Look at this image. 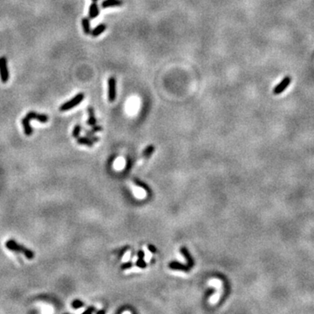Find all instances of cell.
Listing matches in <instances>:
<instances>
[{
    "label": "cell",
    "mask_w": 314,
    "mask_h": 314,
    "mask_svg": "<svg viewBox=\"0 0 314 314\" xmlns=\"http://www.w3.org/2000/svg\"><path fill=\"white\" fill-rule=\"evenodd\" d=\"M5 246L7 249H9L11 251H15V252H19V253H23L28 259L32 260L33 258L35 257V253L33 252L32 249H28L26 247H25L23 245L19 244L15 240L10 239L6 243H5Z\"/></svg>",
    "instance_id": "cell-1"
},
{
    "label": "cell",
    "mask_w": 314,
    "mask_h": 314,
    "mask_svg": "<svg viewBox=\"0 0 314 314\" xmlns=\"http://www.w3.org/2000/svg\"><path fill=\"white\" fill-rule=\"evenodd\" d=\"M84 99H85V94L83 92H78L73 99H71L70 101L62 104L60 106V110L61 112H66L70 109H73L74 107L78 106L81 102L83 101Z\"/></svg>",
    "instance_id": "cell-2"
},
{
    "label": "cell",
    "mask_w": 314,
    "mask_h": 314,
    "mask_svg": "<svg viewBox=\"0 0 314 314\" xmlns=\"http://www.w3.org/2000/svg\"><path fill=\"white\" fill-rule=\"evenodd\" d=\"M9 70L7 65V60L5 56L0 57V79L3 83H6L9 80Z\"/></svg>",
    "instance_id": "cell-3"
},
{
    "label": "cell",
    "mask_w": 314,
    "mask_h": 314,
    "mask_svg": "<svg viewBox=\"0 0 314 314\" xmlns=\"http://www.w3.org/2000/svg\"><path fill=\"white\" fill-rule=\"evenodd\" d=\"M108 92H107V97L108 101L114 102L116 99V79L114 76L109 77L108 78Z\"/></svg>",
    "instance_id": "cell-4"
},
{
    "label": "cell",
    "mask_w": 314,
    "mask_h": 314,
    "mask_svg": "<svg viewBox=\"0 0 314 314\" xmlns=\"http://www.w3.org/2000/svg\"><path fill=\"white\" fill-rule=\"evenodd\" d=\"M25 116H26L30 120H38V121H39V122H41V123H46V122L48 121V120H49L48 116L46 115V114H38V113H36V112L34 111L29 112Z\"/></svg>",
    "instance_id": "cell-5"
},
{
    "label": "cell",
    "mask_w": 314,
    "mask_h": 314,
    "mask_svg": "<svg viewBox=\"0 0 314 314\" xmlns=\"http://www.w3.org/2000/svg\"><path fill=\"white\" fill-rule=\"evenodd\" d=\"M121 5H123L122 0H103L101 6L103 9H107L111 7H120Z\"/></svg>",
    "instance_id": "cell-6"
},
{
    "label": "cell",
    "mask_w": 314,
    "mask_h": 314,
    "mask_svg": "<svg viewBox=\"0 0 314 314\" xmlns=\"http://www.w3.org/2000/svg\"><path fill=\"white\" fill-rule=\"evenodd\" d=\"M290 83H291V78H289V77L285 78L281 81V83L278 84L277 87H275V89H274V93H275V94H279V93L283 92L285 91V89H286V88L289 87Z\"/></svg>",
    "instance_id": "cell-7"
},
{
    "label": "cell",
    "mask_w": 314,
    "mask_h": 314,
    "mask_svg": "<svg viewBox=\"0 0 314 314\" xmlns=\"http://www.w3.org/2000/svg\"><path fill=\"white\" fill-rule=\"evenodd\" d=\"M100 14V7L96 2H92V4L89 6V10H88V18L91 19L97 18Z\"/></svg>",
    "instance_id": "cell-8"
},
{
    "label": "cell",
    "mask_w": 314,
    "mask_h": 314,
    "mask_svg": "<svg viewBox=\"0 0 314 314\" xmlns=\"http://www.w3.org/2000/svg\"><path fill=\"white\" fill-rule=\"evenodd\" d=\"M168 267L172 270H176V271H185V272H188L190 271V267L187 264H183V263H181L179 262H176V261H174V262H171L168 265Z\"/></svg>",
    "instance_id": "cell-9"
},
{
    "label": "cell",
    "mask_w": 314,
    "mask_h": 314,
    "mask_svg": "<svg viewBox=\"0 0 314 314\" xmlns=\"http://www.w3.org/2000/svg\"><path fill=\"white\" fill-rule=\"evenodd\" d=\"M180 252L181 254L184 257V258L186 259V261H187V263H188V265L190 266V268H192V267L194 266V260L192 258L191 255L190 254V252H189L188 249H187L186 247H182L180 249Z\"/></svg>",
    "instance_id": "cell-10"
},
{
    "label": "cell",
    "mask_w": 314,
    "mask_h": 314,
    "mask_svg": "<svg viewBox=\"0 0 314 314\" xmlns=\"http://www.w3.org/2000/svg\"><path fill=\"white\" fill-rule=\"evenodd\" d=\"M106 30V24H100V25H96L95 26V28H93L92 30V32H91V35H92V37L93 38H96V37H99L101 34H102V33H104L105 31Z\"/></svg>",
    "instance_id": "cell-11"
},
{
    "label": "cell",
    "mask_w": 314,
    "mask_h": 314,
    "mask_svg": "<svg viewBox=\"0 0 314 314\" xmlns=\"http://www.w3.org/2000/svg\"><path fill=\"white\" fill-rule=\"evenodd\" d=\"M30 121H31V120H29L26 116L24 117L23 119H22V124H23L24 131H25V134L26 136L32 135L33 132V128H32V127H31V125H30Z\"/></svg>",
    "instance_id": "cell-12"
},
{
    "label": "cell",
    "mask_w": 314,
    "mask_h": 314,
    "mask_svg": "<svg viewBox=\"0 0 314 314\" xmlns=\"http://www.w3.org/2000/svg\"><path fill=\"white\" fill-rule=\"evenodd\" d=\"M88 112V120H87V125L90 127H92L94 125L97 124V120L95 118V114H94V109L92 106H89L87 108Z\"/></svg>",
    "instance_id": "cell-13"
},
{
    "label": "cell",
    "mask_w": 314,
    "mask_h": 314,
    "mask_svg": "<svg viewBox=\"0 0 314 314\" xmlns=\"http://www.w3.org/2000/svg\"><path fill=\"white\" fill-rule=\"evenodd\" d=\"M81 25L83 28V32L86 35H90L92 29H91V23L89 18H83L81 19Z\"/></svg>",
    "instance_id": "cell-14"
},
{
    "label": "cell",
    "mask_w": 314,
    "mask_h": 314,
    "mask_svg": "<svg viewBox=\"0 0 314 314\" xmlns=\"http://www.w3.org/2000/svg\"><path fill=\"white\" fill-rule=\"evenodd\" d=\"M77 142H78L79 145H86V146H87V147H89V148H92V146H93V141H92V140L91 139H89L88 137H79L78 136V138H77Z\"/></svg>",
    "instance_id": "cell-15"
},
{
    "label": "cell",
    "mask_w": 314,
    "mask_h": 314,
    "mask_svg": "<svg viewBox=\"0 0 314 314\" xmlns=\"http://www.w3.org/2000/svg\"><path fill=\"white\" fill-rule=\"evenodd\" d=\"M155 146H154V145H149V146H148L147 148L144 149V151H143L144 158H146V159L149 158V157L152 155L153 153L155 152Z\"/></svg>",
    "instance_id": "cell-16"
},
{
    "label": "cell",
    "mask_w": 314,
    "mask_h": 314,
    "mask_svg": "<svg viewBox=\"0 0 314 314\" xmlns=\"http://www.w3.org/2000/svg\"><path fill=\"white\" fill-rule=\"evenodd\" d=\"M85 132H86V136L88 137L89 139H91L93 142H98V141H100V138L97 137V136H95V135H94V133L92 132L91 130L85 129Z\"/></svg>",
    "instance_id": "cell-17"
},
{
    "label": "cell",
    "mask_w": 314,
    "mask_h": 314,
    "mask_svg": "<svg viewBox=\"0 0 314 314\" xmlns=\"http://www.w3.org/2000/svg\"><path fill=\"white\" fill-rule=\"evenodd\" d=\"M72 306H73L74 309H80L83 306H85V303L81 300H79V299H74L72 302Z\"/></svg>",
    "instance_id": "cell-18"
},
{
    "label": "cell",
    "mask_w": 314,
    "mask_h": 314,
    "mask_svg": "<svg viewBox=\"0 0 314 314\" xmlns=\"http://www.w3.org/2000/svg\"><path fill=\"white\" fill-rule=\"evenodd\" d=\"M136 266L141 269H145L147 267V263L144 261V258H138V260L136 262Z\"/></svg>",
    "instance_id": "cell-19"
},
{
    "label": "cell",
    "mask_w": 314,
    "mask_h": 314,
    "mask_svg": "<svg viewBox=\"0 0 314 314\" xmlns=\"http://www.w3.org/2000/svg\"><path fill=\"white\" fill-rule=\"evenodd\" d=\"M80 130H81V127L80 125L77 124L75 127H74V131H73V137L75 139H77L79 136V133H80Z\"/></svg>",
    "instance_id": "cell-20"
},
{
    "label": "cell",
    "mask_w": 314,
    "mask_h": 314,
    "mask_svg": "<svg viewBox=\"0 0 314 314\" xmlns=\"http://www.w3.org/2000/svg\"><path fill=\"white\" fill-rule=\"evenodd\" d=\"M92 128V129H91V131L92 132H93V133H96V132H101V131H102V127L101 126H100V125H94V126H92V127H91Z\"/></svg>",
    "instance_id": "cell-21"
},
{
    "label": "cell",
    "mask_w": 314,
    "mask_h": 314,
    "mask_svg": "<svg viewBox=\"0 0 314 314\" xmlns=\"http://www.w3.org/2000/svg\"><path fill=\"white\" fill-rule=\"evenodd\" d=\"M133 267V263L132 262H128V263H122L121 264V269L122 270H127V269H130Z\"/></svg>",
    "instance_id": "cell-22"
},
{
    "label": "cell",
    "mask_w": 314,
    "mask_h": 314,
    "mask_svg": "<svg viewBox=\"0 0 314 314\" xmlns=\"http://www.w3.org/2000/svg\"><path fill=\"white\" fill-rule=\"evenodd\" d=\"M134 184L137 185V186H139V187H141V188H143L144 190H148V186H146L145 184H143L142 182H141V181L137 180V179H135V180L134 181Z\"/></svg>",
    "instance_id": "cell-23"
},
{
    "label": "cell",
    "mask_w": 314,
    "mask_h": 314,
    "mask_svg": "<svg viewBox=\"0 0 314 314\" xmlns=\"http://www.w3.org/2000/svg\"><path fill=\"white\" fill-rule=\"evenodd\" d=\"M93 312H95V307H94V306H89L87 309V310H86V311H85V312H84L83 313L84 314L92 313Z\"/></svg>",
    "instance_id": "cell-24"
},
{
    "label": "cell",
    "mask_w": 314,
    "mask_h": 314,
    "mask_svg": "<svg viewBox=\"0 0 314 314\" xmlns=\"http://www.w3.org/2000/svg\"><path fill=\"white\" fill-rule=\"evenodd\" d=\"M148 249H149V251H150L151 253H153V254H155V253H156V248H155L154 245L149 244L148 246Z\"/></svg>",
    "instance_id": "cell-25"
},
{
    "label": "cell",
    "mask_w": 314,
    "mask_h": 314,
    "mask_svg": "<svg viewBox=\"0 0 314 314\" xmlns=\"http://www.w3.org/2000/svg\"><path fill=\"white\" fill-rule=\"evenodd\" d=\"M96 312H97V314H100V313H105L106 312H105L104 310H101V311H98Z\"/></svg>",
    "instance_id": "cell-26"
},
{
    "label": "cell",
    "mask_w": 314,
    "mask_h": 314,
    "mask_svg": "<svg viewBox=\"0 0 314 314\" xmlns=\"http://www.w3.org/2000/svg\"><path fill=\"white\" fill-rule=\"evenodd\" d=\"M92 2H97V1H99V0H92Z\"/></svg>",
    "instance_id": "cell-27"
}]
</instances>
